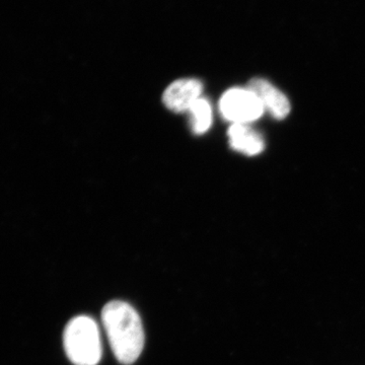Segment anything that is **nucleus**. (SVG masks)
<instances>
[{
  "label": "nucleus",
  "mask_w": 365,
  "mask_h": 365,
  "mask_svg": "<svg viewBox=\"0 0 365 365\" xmlns=\"http://www.w3.org/2000/svg\"><path fill=\"white\" fill-rule=\"evenodd\" d=\"M102 323L118 361L134 364L143 352L145 338L143 322L133 307L121 300L108 302L102 311Z\"/></svg>",
  "instance_id": "nucleus-1"
},
{
  "label": "nucleus",
  "mask_w": 365,
  "mask_h": 365,
  "mask_svg": "<svg viewBox=\"0 0 365 365\" xmlns=\"http://www.w3.org/2000/svg\"><path fill=\"white\" fill-rule=\"evenodd\" d=\"M67 357L74 365H97L103 348L97 322L88 316H78L67 324L63 336Z\"/></svg>",
  "instance_id": "nucleus-2"
},
{
  "label": "nucleus",
  "mask_w": 365,
  "mask_h": 365,
  "mask_svg": "<svg viewBox=\"0 0 365 365\" xmlns=\"http://www.w3.org/2000/svg\"><path fill=\"white\" fill-rule=\"evenodd\" d=\"M222 117L234 124H248L264 114L263 106L250 88H235L225 91L220 98Z\"/></svg>",
  "instance_id": "nucleus-3"
},
{
  "label": "nucleus",
  "mask_w": 365,
  "mask_h": 365,
  "mask_svg": "<svg viewBox=\"0 0 365 365\" xmlns=\"http://www.w3.org/2000/svg\"><path fill=\"white\" fill-rule=\"evenodd\" d=\"M202 91V83L198 79H179L168 86L163 93V104L175 113L189 111L192 105L201 98Z\"/></svg>",
  "instance_id": "nucleus-4"
},
{
  "label": "nucleus",
  "mask_w": 365,
  "mask_h": 365,
  "mask_svg": "<svg viewBox=\"0 0 365 365\" xmlns=\"http://www.w3.org/2000/svg\"><path fill=\"white\" fill-rule=\"evenodd\" d=\"M249 88L260 101L264 111H267L275 119H284L289 114V101L284 93H281L268 81L262 78L252 79Z\"/></svg>",
  "instance_id": "nucleus-5"
},
{
  "label": "nucleus",
  "mask_w": 365,
  "mask_h": 365,
  "mask_svg": "<svg viewBox=\"0 0 365 365\" xmlns=\"http://www.w3.org/2000/svg\"><path fill=\"white\" fill-rule=\"evenodd\" d=\"M232 148L247 155H256L265 148L263 137L247 124H232L228 129Z\"/></svg>",
  "instance_id": "nucleus-6"
},
{
  "label": "nucleus",
  "mask_w": 365,
  "mask_h": 365,
  "mask_svg": "<svg viewBox=\"0 0 365 365\" xmlns=\"http://www.w3.org/2000/svg\"><path fill=\"white\" fill-rule=\"evenodd\" d=\"M190 126L196 135H202L212 124V108L206 98H200L190 108Z\"/></svg>",
  "instance_id": "nucleus-7"
}]
</instances>
